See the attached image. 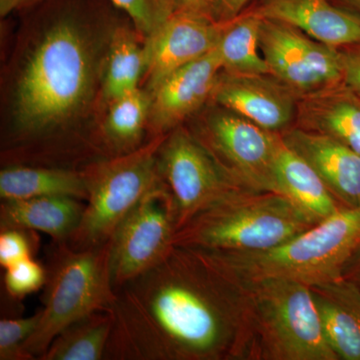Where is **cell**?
I'll return each mask as SVG.
<instances>
[{
  "mask_svg": "<svg viewBox=\"0 0 360 360\" xmlns=\"http://www.w3.org/2000/svg\"><path fill=\"white\" fill-rule=\"evenodd\" d=\"M106 360H250L241 283L210 251L174 245L116 290Z\"/></svg>",
  "mask_w": 360,
  "mask_h": 360,
  "instance_id": "1",
  "label": "cell"
},
{
  "mask_svg": "<svg viewBox=\"0 0 360 360\" xmlns=\"http://www.w3.org/2000/svg\"><path fill=\"white\" fill-rule=\"evenodd\" d=\"M96 84L89 37L77 21L63 18L47 28L16 82L13 117L22 136H37L75 120Z\"/></svg>",
  "mask_w": 360,
  "mask_h": 360,
  "instance_id": "2",
  "label": "cell"
},
{
  "mask_svg": "<svg viewBox=\"0 0 360 360\" xmlns=\"http://www.w3.org/2000/svg\"><path fill=\"white\" fill-rule=\"evenodd\" d=\"M359 243L360 207H342L329 219L274 248L246 252L206 251L238 283L285 279L310 288L341 278Z\"/></svg>",
  "mask_w": 360,
  "mask_h": 360,
  "instance_id": "3",
  "label": "cell"
},
{
  "mask_svg": "<svg viewBox=\"0 0 360 360\" xmlns=\"http://www.w3.org/2000/svg\"><path fill=\"white\" fill-rule=\"evenodd\" d=\"M315 225L281 194L239 188L208 205L175 232L174 245L221 252L264 250Z\"/></svg>",
  "mask_w": 360,
  "mask_h": 360,
  "instance_id": "4",
  "label": "cell"
},
{
  "mask_svg": "<svg viewBox=\"0 0 360 360\" xmlns=\"http://www.w3.org/2000/svg\"><path fill=\"white\" fill-rule=\"evenodd\" d=\"M245 295L250 360H338L309 286L285 279L239 283Z\"/></svg>",
  "mask_w": 360,
  "mask_h": 360,
  "instance_id": "5",
  "label": "cell"
},
{
  "mask_svg": "<svg viewBox=\"0 0 360 360\" xmlns=\"http://www.w3.org/2000/svg\"><path fill=\"white\" fill-rule=\"evenodd\" d=\"M110 240L75 250L53 243L47 262L39 326L23 350L32 357L46 352L52 340L70 324L101 310L112 309L116 300L110 269Z\"/></svg>",
  "mask_w": 360,
  "mask_h": 360,
  "instance_id": "6",
  "label": "cell"
},
{
  "mask_svg": "<svg viewBox=\"0 0 360 360\" xmlns=\"http://www.w3.org/2000/svg\"><path fill=\"white\" fill-rule=\"evenodd\" d=\"M165 135L125 155L104 158L82 168L87 198L77 229L65 241L75 250L103 245L161 177L158 153Z\"/></svg>",
  "mask_w": 360,
  "mask_h": 360,
  "instance_id": "7",
  "label": "cell"
},
{
  "mask_svg": "<svg viewBox=\"0 0 360 360\" xmlns=\"http://www.w3.org/2000/svg\"><path fill=\"white\" fill-rule=\"evenodd\" d=\"M208 105L187 127L239 186L278 193L276 158L281 134L262 129L212 101Z\"/></svg>",
  "mask_w": 360,
  "mask_h": 360,
  "instance_id": "8",
  "label": "cell"
},
{
  "mask_svg": "<svg viewBox=\"0 0 360 360\" xmlns=\"http://www.w3.org/2000/svg\"><path fill=\"white\" fill-rule=\"evenodd\" d=\"M158 167L174 198L177 231L225 194L243 188L184 124L165 136Z\"/></svg>",
  "mask_w": 360,
  "mask_h": 360,
  "instance_id": "9",
  "label": "cell"
},
{
  "mask_svg": "<svg viewBox=\"0 0 360 360\" xmlns=\"http://www.w3.org/2000/svg\"><path fill=\"white\" fill-rule=\"evenodd\" d=\"M176 231L174 198L161 179L130 210L110 239L115 290L167 257Z\"/></svg>",
  "mask_w": 360,
  "mask_h": 360,
  "instance_id": "10",
  "label": "cell"
},
{
  "mask_svg": "<svg viewBox=\"0 0 360 360\" xmlns=\"http://www.w3.org/2000/svg\"><path fill=\"white\" fill-rule=\"evenodd\" d=\"M259 44L269 75L300 97L342 82L340 49L295 26L262 18Z\"/></svg>",
  "mask_w": 360,
  "mask_h": 360,
  "instance_id": "11",
  "label": "cell"
},
{
  "mask_svg": "<svg viewBox=\"0 0 360 360\" xmlns=\"http://www.w3.org/2000/svg\"><path fill=\"white\" fill-rule=\"evenodd\" d=\"M221 23L186 13L167 16L144 37L146 89L150 91L174 71L213 51Z\"/></svg>",
  "mask_w": 360,
  "mask_h": 360,
  "instance_id": "12",
  "label": "cell"
},
{
  "mask_svg": "<svg viewBox=\"0 0 360 360\" xmlns=\"http://www.w3.org/2000/svg\"><path fill=\"white\" fill-rule=\"evenodd\" d=\"M221 71L215 47L151 89L148 129L150 139L169 134L200 113L212 101Z\"/></svg>",
  "mask_w": 360,
  "mask_h": 360,
  "instance_id": "13",
  "label": "cell"
},
{
  "mask_svg": "<svg viewBox=\"0 0 360 360\" xmlns=\"http://www.w3.org/2000/svg\"><path fill=\"white\" fill-rule=\"evenodd\" d=\"M298 99L271 75H231L222 70L210 101L262 129L283 134L295 125Z\"/></svg>",
  "mask_w": 360,
  "mask_h": 360,
  "instance_id": "14",
  "label": "cell"
},
{
  "mask_svg": "<svg viewBox=\"0 0 360 360\" xmlns=\"http://www.w3.org/2000/svg\"><path fill=\"white\" fill-rule=\"evenodd\" d=\"M245 11L295 26L335 49L360 44V14L335 0H255Z\"/></svg>",
  "mask_w": 360,
  "mask_h": 360,
  "instance_id": "15",
  "label": "cell"
},
{
  "mask_svg": "<svg viewBox=\"0 0 360 360\" xmlns=\"http://www.w3.org/2000/svg\"><path fill=\"white\" fill-rule=\"evenodd\" d=\"M281 137L288 148L314 168L341 205L360 207L359 153L331 137L295 127Z\"/></svg>",
  "mask_w": 360,
  "mask_h": 360,
  "instance_id": "16",
  "label": "cell"
},
{
  "mask_svg": "<svg viewBox=\"0 0 360 360\" xmlns=\"http://www.w3.org/2000/svg\"><path fill=\"white\" fill-rule=\"evenodd\" d=\"M295 127L331 137L360 155V97L343 82L300 96Z\"/></svg>",
  "mask_w": 360,
  "mask_h": 360,
  "instance_id": "17",
  "label": "cell"
},
{
  "mask_svg": "<svg viewBox=\"0 0 360 360\" xmlns=\"http://www.w3.org/2000/svg\"><path fill=\"white\" fill-rule=\"evenodd\" d=\"M329 347L338 360H360V286L341 278L310 286Z\"/></svg>",
  "mask_w": 360,
  "mask_h": 360,
  "instance_id": "18",
  "label": "cell"
},
{
  "mask_svg": "<svg viewBox=\"0 0 360 360\" xmlns=\"http://www.w3.org/2000/svg\"><path fill=\"white\" fill-rule=\"evenodd\" d=\"M84 205L82 200L63 196L2 200L0 231L27 229L47 234L53 243H65L79 225Z\"/></svg>",
  "mask_w": 360,
  "mask_h": 360,
  "instance_id": "19",
  "label": "cell"
},
{
  "mask_svg": "<svg viewBox=\"0 0 360 360\" xmlns=\"http://www.w3.org/2000/svg\"><path fill=\"white\" fill-rule=\"evenodd\" d=\"M276 180L278 194L288 198L315 224L345 207L335 200L314 168L288 148L283 141L277 153Z\"/></svg>",
  "mask_w": 360,
  "mask_h": 360,
  "instance_id": "20",
  "label": "cell"
},
{
  "mask_svg": "<svg viewBox=\"0 0 360 360\" xmlns=\"http://www.w3.org/2000/svg\"><path fill=\"white\" fill-rule=\"evenodd\" d=\"M47 196L86 200L87 191L82 170L11 165L0 172V198L2 200Z\"/></svg>",
  "mask_w": 360,
  "mask_h": 360,
  "instance_id": "21",
  "label": "cell"
},
{
  "mask_svg": "<svg viewBox=\"0 0 360 360\" xmlns=\"http://www.w3.org/2000/svg\"><path fill=\"white\" fill-rule=\"evenodd\" d=\"M99 142L108 158L125 155L141 148L148 129L151 96L146 89H134L108 104Z\"/></svg>",
  "mask_w": 360,
  "mask_h": 360,
  "instance_id": "22",
  "label": "cell"
},
{
  "mask_svg": "<svg viewBox=\"0 0 360 360\" xmlns=\"http://www.w3.org/2000/svg\"><path fill=\"white\" fill-rule=\"evenodd\" d=\"M221 25L217 51L222 70L231 75H269L260 51L262 18L243 11L238 18Z\"/></svg>",
  "mask_w": 360,
  "mask_h": 360,
  "instance_id": "23",
  "label": "cell"
},
{
  "mask_svg": "<svg viewBox=\"0 0 360 360\" xmlns=\"http://www.w3.org/2000/svg\"><path fill=\"white\" fill-rule=\"evenodd\" d=\"M113 326L112 309L82 317L56 335L39 360H103Z\"/></svg>",
  "mask_w": 360,
  "mask_h": 360,
  "instance_id": "24",
  "label": "cell"
},
{
  "mask_svg": "<svg viewBox=\"0 0 360 360\" xmlns=\"http://www.w3.org/2000/svg\"><path fill=\"white\" fill-rule=\"evenodd\" d=\"M143 44L127 27L115 28L108 45L103 77V97L106 103L141 87L143 79Z\"/></svg>",
  "mask_w": 360,
  "mask_h": 360,
  "instance_id": "25",
  "label": "cell"
},
{
  "mask_svg": "<svg viewBox=\"0 0 360 360\" xmlns=\"http://www.w3.org/2000/svg\"><path fill=\"white\" fill-rule=\"evenodd\" d=\"M41 309L28 317H13L0 321V360H34L23 350L39 326Z\"/></svg>",
  "mask_w": 360,
  "mask_h": 360,
  "instance_id": "26",
  "label": "cell"
},
{
  "mask_svg": "<svg viewBox=\"0 0 360 360\" xmlns=\"http://www.w3.org/2000/svg\"><path fill=\"white\" fill-rule=\"evenodd\" d=\"M46 277V266L33 257L26 258L6 269L4 288L11 300H22L44 288Z\"/></svg>",
  "mask_w": 360,
  "mask_h": 360,
  "instance_id": "27",
  "label": "cell"
},
{
  "mask_svg": "<svg viewBox=\"0 0 360 360\" xmlns=\"http://www.w3.org/2000/svg\"><path fill=\"white\" fill-rule=\"evenodd\" d=\"M37 231L7 229L0 231V264L4 269L26 258L33 257L39 248Z\"/></svg>",
  "mask_w": 360,
  "mask_h": 360,
  "instance_id": "28",
  "label": "cell"
},
{
  "mask_svg": "<svg viewBox=\"0 0 360 360\" xmlns=\"http://www.w3.org/2000/svg\"><path fill=\"white\" fill-rule=\"evenodd\" d=\"M116 6L125 11L135 32L146 37L162 21L158 0H111Z\"/></svg>",
  "mask_w": 360,
  "mask_h": 360,
  "instance_id": "29",
  "label": "cell"
},
{
  "mask_svg": "<svg viewBox=\"0 0 360 360\" xmlns=\"http://www.w3.org/2000/svg\"><path fill=\"white\" fill-rule=\"evenodd\" d=\"M158 1L162 20L170 14L186 13L215 21V13L219 4V0H158Z\"/></svg>",
  "mask_w": 360,
  "mask_h": 360,
  "instance_id": "30",
  "label": "cell"
},
{
  "mask_svg": "<svg viewBox=\"0 0 360 360\" xmlns=\"http://www.w3.org/2000/svg\"><path fill=\"white\" fill-rule=\"evenodd\" d=\"M340 49L342 82L360 97V44Z\"/></svg>",
  "mask_w": 360,
  "mask_h": 360,
  "instance_id": "31",
  "label": "cell"
},
{
  "mask_svg": "<svg viewBox=\"0 0 360 360\" xmlns=\"http://www.w3.org/2000/svg\"><path fill=\"white\" fill-rule=\"evenodd\" d=\"M255 0H219L215 21L219 23L227 22L238 18Z\"/></svg>",
  "mask_w": 360,
  "mask_h": 360,
  "instance_id": "32",
  "label": "cell"
},
{
  "mask_svg": "<svg viewBox=\"0 0 360 360\" xmlns=\"http://www.w3.org/2000/svg\"><path fill=\"white\" fill-rule=\"evenodd\" d=\"M342 277L360 286V243L347 260L343 269Z\"/></svg>",
  "mask_w": 360,
  "mask_h": 360,
  "instance_id": "33",
  "label": "cell"
},
{
  "mask_svg": "<svg viewBox=\"0 0 360 360\" xmlns=\"http://www.w3.org/2000/svg\"><path fill=\"white\" fill-rule=\"evenodd\" d=\"M37 1L39 0H0V15L4 18L13 11H20Z\"/></svg>",
  "mask_w": 360,
  "mask_h": 360,
  "instance_id": "34",
  "label": "cell"
},
{
  "mask_svg": "<svg viewBox=\"0 0 360 360\" xmlns=\"http://www.w3.org/2000/svg\"><path fill=\"white\" fill-rule=\"evenodd\" d=\"M336 4L360 14V0H335Z\"/></svg>",
  "mask_w": 360,
  "mask_h": 360,
  "instance_id": "35",
  "label": "cell"
},
{
  "mask_svg": "<svg viewBox=\"0 0 360 360\" xmlns=\"http://www.w3.org/2000/svg\"></svg>",
  "mask_w": 360,
  "mask_h": 360,
  "instance_id": "36",
  "label": "cell"
}]
</instances>
